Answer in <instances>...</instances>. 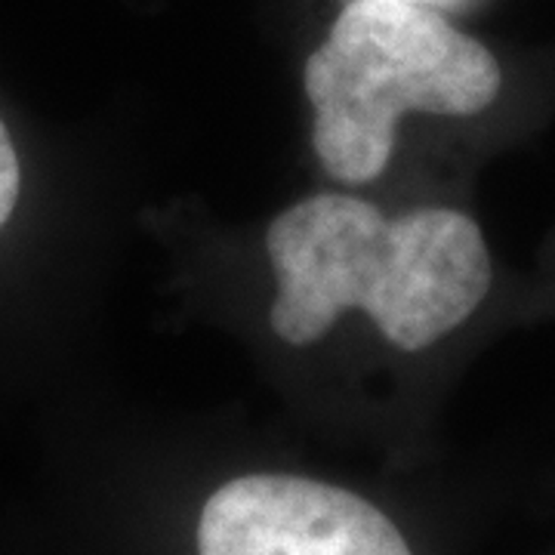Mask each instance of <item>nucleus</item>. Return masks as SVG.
I'll use <instances>...</instances> for the list:
<instances>
[{"label":"nucleus","mask_w":555,"mask_h":555,"mask_svg":"<svg viewBox=\"0 0 555 555\" xmlns=\"http://www.w3.org/2000/svg\"><path fill=\"white\" fill-rule=\"evenodd\" d=\"M278 278L272 331L306 346L346 309H364L398 349H426L478 309L491 257L473 219L456 210L383 217L349 195H315L269 225Z\"/></svg>","instance_id":"f257e3e1"},{"label":"nucleus","mask_w":555,"mask_h":555,"mask_svg":"<svg viewBox=\"0 0 555 555\" xmlns=\"http://www.w3.org/2000/svg\"><path fill=\"white\" fill-rule=\"evenodd\" d=\"M494 53L416 0H352L306 62L312 142L324 170L371 182L408 112L466 118L500 93Z\"/></svg>","instance_id":"f03ea898"},{"label":"nucleus","mask_w":555,"mask_h":555,"mask_svg":"<svg viewBox=\"0 0 555 555\" xmlns=\"http://www.w3.org/2000/svg\"><path fill=\"white\" fill-rule=\"evenodd\" d=\"M198 555H411L374 503L299 476L225 481L201 509Z\"/></svg>","instance_id":"7ed1b4c3"},{"label":"nucleus","mask_w":555,"mask_h":555,"mask_svg":"<svg viewBox=\"0 0 555 555\" xmlns=\"http://www.w3.org/2000/svg\"><path fill=\"white\" fill-rule=\"evenodd\" d=\"M20 198V160L7 127L0 124V225L10 219Z\"/></svg>","instance_id":"20e7f679"}]
</instances>
